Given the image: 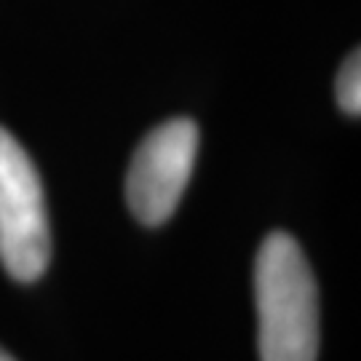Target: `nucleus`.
Listing matches in <instances>:
<instances>
[{
  "instance_id": "2",
  "label": "nucleus",
  "mask_w": 361,
  "mask_h": 361,
  "mask_svg": "<svg viewBox=\"0 0 361 361\" xmlns=\"http://www.w3.org/2000/svg\"><path fill=\"white\" fill-rule=\"evenodd\" d=\"M0 262L16 281H38L51 262L43 182L25 147L0 126Z\"/></svg>"
},
{
  "instance_id": "4",
  "label": "nucleus",
  "mask_w": 361,
  "mask_h": 361,
  "mask_svg": "<svg viewBox=\"0 0 361 361\" xmlns=\"http://www.w3.org/2000/svg\"><path fill=\"white\" fill-rule=\"evenodd\" d=\"M337 102L348 116H359L361 113V59L359 51H353L343 62L340 73H337Z\"/></svg>"
},
{
  "instance_id": "5",
  "label": "nucleus",
  "mask_w": 361,
  "mask_h": 361,
  "mask_svg": "<svg viewBox=\"0 0 361 361\" xmlns=\"http://www.w3.org/2000/svg\"><path fill=\"white\" fill-rule=\"evenodd\" d=\"M0 361H16V359H11V356H8V353H6V350L0 348Z\"/></svg>"
},
{
  "instance_id": "3",
  "label": "nucleus",
  "mask_w": 361,
  "mask_h": 361,
  "mask_svg": "<svg viewBox=\"0 0 361 361\" xmlns=\"http://www.w3.org/2000/svg\"><path fill=\"white\" fill-rule=\"evenodd\" d=\"M198 155V126L190 118H171L145 137L126 174V201L145 225H164L190 182Z\"/></svg>"
},
{
  "instance_id": "1",
  "label": "nucleus",
  "mask_w": 361,
  "mask_h": 361,
  "mask_svg": "<svg viewBox=\"0 0 361 361\" xmlns=\"http://www.w3.org/2000/svg\"><path fill=\"white\" fill-rule=\"evenodd\" d=\"M255 300L259 316V359L316 361L319 289L308 259L289 233H271L259 246Z\"/></svg>"
}]
</instances>
